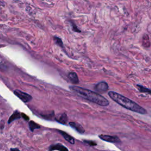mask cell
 Masks as SVG:
<instances>
[{
	"label": "cell",
	"instance_id": "16",
	"mask_svg": "<svg viewBox=\"0 0 151 151\" xmlns=\"http://www.w3.org/2000/svg\"><path fill=\"white\" fill-rule=\"evenodd\" d=\"M85 143L91 145V146H94V145H96V143L94 142H93V141H87V140H84V141Z\"/></svg>",
	"mask_w": 151,
	"mask_h": 151
},
{
	"label": "cell",
	"instance_id": "11",
	"mask_svg": "<svg viewBox=\"0 0 151 151\" xmlns=\"http://www.w3.org/2000/svg\"><path fill=\"white\" fill-rule=\"evenodd\" d=\"M67 120V115L65 114H62L60 116H59L58 117V118L56 119V121L60 123H62L63 124H66Z\"/></svg>",
	"mask_w": 151,
	"mask_h": 151
},
{
	"label": "cell",
	"instance_id": "7",
	"mask_svg": "<svg viewBox=\"0 0 151 151\" xmlns=\"http://www.w3.org/2000/svg\"><path fill=\"white\" fill-rule=\"evenodd\" d=\"M58 132L63 136V137L65 139V140H67L68 142H69L71 144H74L75 143V140L73 137H72L71 136L69 135L68 134H67V133L63 132V131H61V130H58Z\"/></svg>",
	"mask_w": 151,
	"mask_h": 151
},
{
	"label": "cell",
	"instance_id": "2",
	"mask_svg": "<svg viewBox=\"0 0 151 151\" xmlns=\"http://www.w3.org/2000/svg\"><path fill=\"white\" fill-rule=\"evenodd\" d=\"M70 88L82 97L99 105L101 106H107L109 104V101L105 97L96 92L76 86H70Z\"/></svg>",
	"mask_w": 151,
	"mask_h": 151
},
{
	"label": "cell",
	"instance_id": "14",
	"mask_svg": "<svg viewBox=\"0 0 151 151\" xmlns=\"http://www.w3.org/2000/svg\"><path fill=\"white\" fill-rule=\"evenodd\" d=\"M54 40L55 42V43L58 45L60 47H61V48H63L64 47V45H63V41L61 40V38L57 37H54Z\"/></svg>",
	"mask_w": 151,
	"mask_h": 151
},
{
	"label": "cell",
	"instance_id": "8",
	"mask_svg": "<svg viewBox=\"0 0 151 151\" xmlns=\"http://www.w3.org/2000/svg\"><path fill=\"white\" fill-rule=\"evenodd\" d=\"M50 150H58V151H68L67 148L64 146L58 143L51 146L50 147Z\"/></svg>",
	"mask_w": 151,
	"mask_h": 151
},
{
	"label": "cell",
	"instance_id": "4",
	"mask_svg": "<svg viewBox=\"0 0 151 151\" xmlns=\"http://www.w3.org/2000/svg\"><path fill=\"white\" fill-rule=\"evenodd\" d=\"M99 137L103 140L106 142H111V143H119L120 142V139L116 136H110V135H106V134H101L99 135Z\"/></svg>",
	"mask_w": 151,
	"mask_h": 151
},
{
	"label": "cell",
	"instance_id": "13",
	"mask_svg": "<svg viewBox=\"0 0 151 151\" xmlns=\"http://www.w3.org/2000/svg\"><path fill=\"white\" fill-rule=\"evenodd\" d=\"M29 129L31 130V131L33 132L35 129H40V126L33 121H29Z\"/></svg>",
	"mask_w": 151,
	"mask_h": 151
},
{
	"label": "cell",
	"instance_id": "3",
	"mask_svg": "<svg viewBox=\"0 0 151 151\" xmlns=\"http://www.w3.org/2000/svg\"><path fill=\"white\" fill-rule=\"evenodd\" d=\"M14 93L19 99H21L22 101L27 103L32 100V97L31 95L24 93L19 90H15L14 91Z\"/></svg>",
	"mask_w": 151,
	"mask_h": 151
},
{
	"label": "cell",
	"instance_id": "5",
	"mask_svg": "<svg viewBox=\"0 0 151 151\" xmlns=\"http://www.w3.org/2000/svg\"><path fill=\"white\" fill-rule=\"evenodd\" d=\"M96 91L99 93H104L107 91L109 89V86L105 81H101L98 83L94 87Z\"/></svg>",
	"mask_w": 151,
	"mask_h": 151
},
{
	"label": "cell",
	"instance_id": "15",
	"mask_svg": "<svg viewBox=\"0 0 151 151\" xmlns=\"http://www.w3.org/2000/svg\"><path fill=\"white\" fill-rule=\"evenodd\" d=\"M71 26H72V29H73L74 31H75V32H81V31L78 29L77 25H76L74 23L71 22Z\"/></svg>",
	"mask_w": 151,
	"mask_h": 151
},
{
	"label": "cell",
	"instance_id": "18",
	"mask_svg": "<svg viewBox=\"0 0 151 151\" xmlns=\"http://www.w3.org/2000/svg\"><path fill=\"white\" fill-rule=\"evenodd\" d=\"M10 151H20V150L17 148H11L10 149Z\"/></svg>",
	"mask_w": 151,
	"mask_h": 151
},
{
	"label": "cell",
	"instance_id": "12",
	"mask_svg": "<svg viewBox=\"0 0 151 151\" xmlns=\"http://www.w3.org/2000/svg\"><path fill=\"white\" fill-rule=\"evenodd\" d=\"M137 88L141 93H148L151 94V90L149 88H146V87H144L140 84H137Z\"/></svg>",
	"mask_w": 151,
	"mask_h": 151
},
{
	"label": "cell",
	"instance_id": "1",
	"mask_svg": "<svg viewBox=\"0 0 151 151\" xmlns=\"http://www.w3.org/2000/svg\"><path fill=\"white\" fill-rule=\"evenodd\" d=\"M108 94L113 100H114L115 102H116L122 107L129 110L142 114L147 113V111L145 109L137 104L136 102L126 97L123 95H121L119 93H117L112 91H109Z\"/></svg>",
	"mask_w": 151,
	"mask_h": 151
},
{
	"label": "cell",
	"instance_id": "9",
	"mask_svg": "<svg viewBox=\"0 0 151 151\" xmlns=\"http://www.w3.org/2000/svg\"><path fill=\"white\" fill-rule=\"evenodd\" d=\"M68 78L74 84H77L79 82L77 74L74 72H71L68 74Z\"/></svg>",
	"mask_w": 151,
	"mask_h": 151
},
{
	"label": "cell",
	"instance_id": "10",
	"mask_svg": "<svg viewBox=\"0 0 151 151\" xmlns=\"http://www.w3.org/2000/svg\"><path fill=\"white\" fill-rule=\"evenodd\" d=\"M21 117V116H20V114L19 113L18 111H15L11 116V117H9V120H8V123H11L12 121L16 120V119H18Z\"/></svg>",
	"mask_w": 151,
	"mask_h": 151
},
{
	"label": "cell",
	"instance_id": "17",
	"mask_svg": "<svg viewBox=\"0 0 151 151\" xmlns=\"http://www.w3.org/2000/svg\"><path fill=\"white\" fill-rule=\"evenodd\" d=\"M21 115H22V117L25 120H29V117H28L26 114H24V113H22Z\"/></svg>",
	"mask_w": 151,
	"mask_h": 151
},
{
	"label": "cell",
	"instance_id": "6",
	"mask_svg": "<svg viewBox=\"0 0 151 151\" xmlns=\"http://www.w3.org/2000/svg\"><path fill=\"white\" fill-rule=\"evenodd\" d=\"M69 124L72 128L75 129L78 133H84V130L83 127L80 124L76 123V122H70Z\"/></svg>",
	"mask_w": 151,
	"mask_h": 151
}]
</instances>
